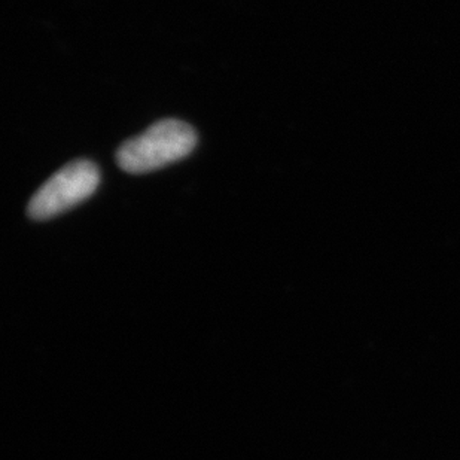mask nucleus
Segmentation results:
<instances>
[{"label":"nucleus","mask_w":460,"mask_h":460,"mask_svg":"<svg viewBox=\"0 0 460 460\" xmlns=\"http://www.w3.org/2000/svg\"><path fill=\"white\" fill-rule=\"evenodd\" d=\"M99 183L101 170L93 161H72L35 192L27 206V215L33 221H49L88 200Z\"/></svg>","instance_id":"nucleus-2"},{"label":"nucleus","mask_w":460,"mask_h":460,"mask_svg":"<svg viewBox=\"0 0 460 460\" xmlns=\"http://www.w3.org/2000/svg\"><path fill=\"white\" fill-rule=\"evenodd\" d=\"M197 142L199 136L187 122L161 119L142 135L126 140L117 151V163L127 173H151L187 158Z\"/></svg>","instance_id":"nucleus-1"}]
</instances>
